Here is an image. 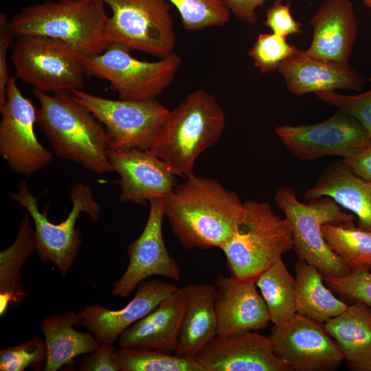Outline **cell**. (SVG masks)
I'll use <instances>...</instances> for the list:
<instances>
[{
    "instance_id": "obj_9",
    "label": "cell",
    "mask_w": 371,
    "mask_h": 371,
    "mask_svg": "<svg viewBox=\"0 0 371 371\" xmlns=\"http://www.w3.org/2000/svg\"><path fill=\"white\" fill-rule=\"evenodd\" d=\"M111 10L104 37L108 44L159 58L174 52L177 36L171 4L165 0H102Z\"/></svg>"
},
{
    "instance_id": "obj_19",
    "label": "cell",
    "mask_w": 371,
    "mask_h": 371,
    "mask_svg": "<svg viewBox=\"0 0 371 371\" xmlns=\"http://www.w3.org/2000/svg\"><path fill=\"white\" fill-rule=\"evenodd\" d=\"M214 285L218 334L258 330L269 325L267 308L255 282L220 275Z\"/></svg>"
},
{
    "instance_id": "obj_26",
    "label": "cell",
    "mask_w": 371,
    "mask_h": 371,
    "mask_svg": "<svg viewBox=\"0 0 371 371\" xmlns=\"http://www.w3.org/2000/svg\"><path fill=\"white\" fill-rule=\"evenodd\" d=\"M82 324L78 313L74 311L52 315L41 322L47 348L45 371H57L78 356L98 348L100 343L93 333L74 328Z\"/></svg>"
},
{
    "instance_id": "obj_11",
    "label": "cell",
    "mask_w": 371,
    "mask_h": 371,
    "mask_svg": "<svg viewBox=\"0 0 371 371\" xmlns=\"http://www.w3.org/2000/svg\"><path fill=\"white\" fill-rule=\"evenodd\" d=\"M71 93L105 127L109 149L149 150L170 111L157 99L111 100L82 89Z\"/></svg>"
},
{
    "instance_id": "obj_5",
    "label": "cell",
    "mask_w": 371,
    "mask_h": 371,
    "mask_svg": "<svg viewBox=\"0 0 371 371\" xmlns=\"http://www.w3.org/2000/svg\"><path fill=\"white\" fill-rule=\"evenodd\" d=\"M293 247L292 232L286 218L275 214L268 202L247 201L232 235L220 249L231 276L255 282Z\"/></svg>"
},
{
    "instance_id": "obj_31",
    "label": "cell",
    "mask_w": 371,
    "mask_h": 371,
    "mask_svg": "<svg viewBox=\"0 0 371 371\" xmlns=\"http://www.w3.org/2000/svg\"><path fill=\"white\" fill-rule=\"evenodd\" d=\"M115 357L120 371H204L195 358L150 349L120 347Z\"/></svg>"
},
{
    "instance_id": "obj_20",
    "label": "cell",
    "mask_w": 371,
    "mask_h": 371,
    "mask_svg": "<svg viewBox=\"0 0 371 371\" xmlns=\"http://www.w3.org/2000/svg\"><path fill=\"white\" fill-rule=\"evenodd\" d=\"M313 38L304 53L313 58L348 64L357 34V21L349 0H326L311 20Z\"/></svg>"
},
{
    "instance_id": "obj_24",
    "label": "cell",
    "mask_w": 371,
    "mask_h": 371,
    "mask_svg": "<svg viewBox=\"0 0 371 371\" xmlns=\"http://www.w3.org/2000/svg\"><path fill=\"white\" fill-rule=\"evenodd\" d=\"M185 308L175 354L194 358L218 335L215 310L216 286L208 283L183 286Z\"/></svg>"
},
{
    "instance_id": "obj_41",
    "label": "cell",
    "mask_w": 371,
    "mask_h": 371,
    "mask_svg": "<svg viewBox=\"0 0 371 371\" xmlns=\"http://www.w3.org/2000/svg\"><path fill=\"white\" fill-rule=\"evenodd\" d=\"M343 161L355 175L371 181V144L360 153Z\"/></svg>"
},
{
    "instance_id": "obj_23",
    "label": "cell",
    "mask_w": 371,
    "mask_h": 371,
    "mask_svg": "<svg viewBox=\"0 0 371 371\" xmlns=\"http://www.w3.org/2000/svg\"><path fill=\"white\" fill-rule=\"evenodd\" d=\"M322 197L350 211L359 227L371 231V181L355 175L343 160L328 165L304 195L308 201Z\"/></svg>"
},
{
    "instance_id": "obj_39",
    "label": "cell",
    "mask_w": 371,
    "mask_h": 371,
    "mask_svg": "<svg viewBox=\"0 0 371 371\" xmlns=\"http://www.w3.org/2000/svg\"><path fill=\"white\" fill-rule=\"evenodd\" d=\"M113 344L100 343L98 348L82 359L80 371H120Z\"/></svg>"
},
{
    "instance_id": "obj_18",
    "label": "cell",
    "mask_w": 371,
    "mask_h": 371,
    "mask_svg": "<svg viewBox=\"0 0 371 371\" xmlns=\"http://www.w3.org/2000/svg\"><path fill=\"white\" fill-rule=\"evenodd\" d=\"M178 286L159 280H144L133 298L123 308L111 310L99 303L86 306L78 312L85 328L100 343L113 344L131 326L150 313Z\"/></svg>"
},
{
    "instance_id": "obj_33",
    "label": "cell",
    "mask_w": 371,
    "mask_h": 371,
    "mask_svg": "<svg viewBox=\"0 0 371 371\" xmlns=\"http://www.w3.org/2000/svg\"><path fill=\"white\" fill-rule=\"evenodd\" d=\"M300 49L288 43L286 37L274 33L260 34L248 52L254 65L262 73L278 69L280 65Z\"/></svg>"
},
{
    "instance_id": "obj_2",
    "label": "cell",
    "mask_w": 371,
    "mask_h": 371,
    "mask_svg": "<svg viewBox=\"0 0 371 371\" xmlns=\"http://www.w3.org/2000/svg\"><path fill=\"white\" fill-rule=\"evenodd\" d=\"M33 94L39 103L36 123L56 156L96 174L112 171L105 127L71 92L34 89Z\"/></svg>"
},
{
    "instance_id": "obj_1",
    "label": "cell",
    "mask_w": 371,
    "mask_h": 371,
    "mask_svg": "<svg viewBox=\"0 0 371 371\" xmlns=\"http://www.w3.org/2000/svg\"><path fill=\"white\" fill-rule=\"evenodd\" d=\"M243 207L236 193L216 179L194 173L164 199L165 216L188 249L221 248L235 229Z\"/></svg>"
},
{
    "instance_id": "obj_22",
    "label": "cell",
    "mask_w": 371,
    "mask_h": 371,
    "mask_svg": "<svg viewBox=\"0 0 371 371\" xmlns=\"http://www.w3.org/2000/svg\"><path fill=\"white\" fill-rule=\"evenodd\" d=\"M184 308L183 290L178 287L120 335V346L175 352Z\"/></svg>"
},
{
    "instance_id": "obj_37",
    "label": "cell",
    "mask_w": 371,
    "mask_h": 371,
    "mask_svg": "<svg viewBox=\"0 0 371 371\" xmlns=\"http://www.w3.org/2000/svg\"><path fill=\"white\" fill-rule=\"evenodd\" d=\"M264 24L273 33L286 38L302 32L301 23L292 15L291 4H284L282 0H276L267 8Z\"/></svg>"
},
{
    "instance_id": "obj_7",
    "label": "cell",
    "mask_w": 371,
    "mask_h": 371,
    "mask_svg": "<svg viewBox=\"0 0 371 371\" xmlns=\"http://www.w3.org/2000/svg\"><path fill=\"white\" fill-rule=\"evenodd\" d=\"M10 197L25 208L32 219L36 250L40 258L52 262L65 277L82 243L81 232L76 227L78 218L85 212L96 222L100 216L101 206L94 199L90 186L78 183L71 188L69 199L72 207L66 219L59 223L51 222L47 214L40 211L38 197L30 190L26 181H21L17 192L11 193Z\"/></svg>"
},
{
    "instance_id": "obj_17",
    "label": "cell",
    "mask_w": 371,
    "mask_h": 371,
    "mask_svg": "<svg viewBox=\"0 0 371 371\" xmlns=\"http://www.w3.org/2000/svg\"><path fill=\"white\" fill-rule=\"evenodd\" d=\"M112 171L120 175V200L143 204L165 199L176 186V175L149 150L109 149Z\"/></svg>"
},
{
    "instance_id": "obj_6",
    "label": "cell",
    "mask_w": 371,
    "mask_h": 371,
    "mask_svg": "<svg viewBox=\"0 0 371 371\" xmlns=\"http://www.w3.org/2000/svg\"><path fill=\"white\" fill-rule=\"evenodd\" d=\"M275 201L290 225L298 259L317 268L323 277H341L351 271L326 243L322 228L326 223L354 222L355 216L341 210L332 199L322 197L308 204L298 200L289 186L280 188Z\"/></svg>"
},
{
    "instance_id": "obj_34",
    "label": "cell",
    "mask_w": 371,
    "mask_h": 371,
    "mask_svg": "<svg viewBox=\"0 0 371 371\" xmlns=\"http://www.w3.org/2000/svg\"><path fill=\"white\" fill-rule=\"evenodd\" d=\"M46 361L45 341L38 335L21 344L0 350L1 371H24L27 368L44 370Z\"/></svg>"
},
{
    "instance_id": "obj_36",
    "label": "cell",
    "mask_w": 371,
    "mask_h": 371,
    "mask_svg": "<svg viewBox=\"0 0 371 371\" xmlns=\"http://www.w3.org/2000/svg\"><path fill=\"white\" fill-rule=\"evenodd\" d=\"M328 287L336 293L361 301L371 307V272H350L341 277H324Z\"/></svg>"
},
{
    "instance_id": "obj_8",
    "label": "cell",
    "mask_w": 371,
    "mask_h": 371,
    "mask_svg": "<svg viewBox=\"0 0 371 371\" xmlns=\"http://www.w3.org/2000/svg\"><path fill=\"white\" fill-rule=\"evenodd\" d=\"M125 46L110 43L101 54L84 56L87 74L106 80L120 99H157L173 82L181 65L175 52L155 61L140 60Z\"/></svg>"
},
{
    "instance_id": "obj_43",
    "label": "cell",
    "mask_w": 371,
    "mask_h": 371,
    "mask_svg": "<svg viewBox=\"0 0 371 371\" xmlns=\"http://www.w3.org/2000/svg\"><path fill=\"white\" fill-rule=\"evenodd\" d=\"M370 82H371V76H370Z\"/></svg>"
},
{
    "instance_id": "obj_4",
    "label": "cell",
    "mask_w": 371,
    "mask_h": 371,
    "mask_svg": "<svg viewBox=\"0 0 371 371\" xmlns=\"http://www.w3.org/2000/svg\"><path fill=\"white\" fill-rule=\"evenodd\" d=\"M102 0H46L27 6L10 20L16 36L36 35L62 41L83 56L102 53L109 16Z\"/></svg>"
},
{
    "instance_id": "obj_28",
    "label": "cell",
    "mask_w": 371,
    "mask_h": 371,
    "mask_svg": "<svg viewBox=\"0 0 371 371\" xmlns=\"http://www.w3.org/2000/svg\"><path fill=\"white\" fill-rule=\"evenodd\" d=\"M295 272L297 313L324 323L346 309L348 305L325 286L317 268L298 259Z\"/></svg>"
},
{
    "instance_id": "obj_12",
    "label": "cell",
    "mask_w": 371,
    "mask_h": 371,
    "mask_svg": "<svg viewBox=\"0 0 371 371\" xmlns=\"http://www.w3.org/2000/svg\"><path fill=\"white\" fill-rule=\"evenodd\" d=\"M275 133L297 159L310 161L328 155L351 157L371 144V135L355 117L339 110L328 119L307 125H280Z\"/></svg>"
},
{
    "instance_id": "obj_13",
    "label": "cell",
    "mask_w": 371,
    "mask_h": 371,
    "mask_svg": "<svg viewBox=\"0 0 371 371\" xmlns=\"http://www.w3.org/2000/svg\"><path fill=\"white\" fill-rule=\"evenodd\" d=\"M36 109L25 97L10 76L6 103L0 111V155L16 174L30 177L47 166L52 154L38 141L34 132Z\"/></svg>"
},
{
    "instance_id": "obj_21",
    "label": "cell",
    "mask_w": 371,
    "mask_h": 371,
    "mask_svg": "<svg viewBox=\"0 0 371 371\" xmlns=\"http://www.w3.org/2000/svg\"><path fill=\"white\" fill-rule=\"evenodd\" d=\"M287 89L296 95L335 89L360 90L364 79L349 64L315 59L303 50L286 59L279 67Z\"/></svg>"
},
{
    "instance_id": "obj_27",
    "label": "cell",
    "mask_w": 371,
    "mask_h": 371,
    "mask_svg": "<svg viewBox=\"0 0 371 371\" xmlns=\"http://www.w3.org/2000/svg\"><path fill=\"white\" fill-rule=\"evenodd\" d=\"M36 235L30 219L25 215L16 239L0 252V315L19 304L27 293L22 285L21 271L25 260L36 249Z\"/></svg>"
},
{
    "instance_id": "obj_14",
    "label": "cell",
    "mask_w": 371,
    "mask_h": 371,
    "mask_svg": "<svg viewBox=\"0 0 371 371\" xmlns=\"http://www.w3.org/2000/svg\"><path fill=\"white\" fill-rule=\"evenodd\" d=\"M276 355L290 371H328L339 368L344 355L322 323L297 313L274 324L269 335Z\"/></svg>"
},
{
    "instance_id": "obj_16",
    "label": "cell",
    "mask_w": 371,
    "mask_h": 371,
    "mask_svg": "<svg viewBox=\"0 0 371 371\" xmlns=\"http://www.w3.org/2000/svg\"><path fill=\"white\" fill-rule=\"evenodd\" d=\"M194 358L204 371H290L270 337L253 330L218 334Z\"/></svg>"
},
{
    "instance_id": "obj_35",
    "label": "cell",
    "mask_w": 371,
    "mask_h": 371,
    "mask_svg": "<svg viewBox=\"0 0 371 371\" xmlns=\"http://www.w3.org/2000/svg\"><path fill=\"white\" fill-rule=\"evenodd\" d=\"M322 102L337 107L357 120L371 135V89L357 95H344L335 91L314 93Z\"/></svg>"
},
{
    "instance_id": "obj_38",
    "label": "cell",
    "mask_w": 371,
    "mask_h": 371,
    "mask_svg": "<svg viewBox=\"0 0 371 371\" xmlns=\"http://www.w3.org/2000/svg\"><path fill=\"white\" fill-rule=\"evenodd\" d=\"M14 33L10 20L5 13L0 14V111L6 103V89L10 76L7 61L8 52L12 46Z\"/></svg>"
},
{
    "instance_id": "obj_42",
    "label": "cell",
    "mask_w": 371,
    "mask_h": 371,
    "mask_svg": "<svg viewBox=\"0 0 371 371\" xmlns=\"http://www.w3.org/2000/svg\"><path fill=\"white\" fill-rule=\"evenodd\" d=\"M363 3L371 10V0H362Z\"/></svg>"
},
{
    "instance_id": "obj_25",
    "label": "cell",
    "mask_w": 371,
    "mask_h": 371,
    "mask_svg": "<svg viewBox=\"0 0 371 371\" xmlns=\"http://www.w3.org/2000/svg\"><path fill=\"white\" fill-rule=\"evenodd\" d=\"M323 326L339 344L350 370L371 371V307L355 300Z\"/></svg>"
},
{
    "instance_id": "obj_30",
    "label": "cell",
    "mask_w": 371,
    "mask_h": 371,
    "mask_svg": "<svg viewBox=\"0 0 371 371\" xmlns=\"http://www.w3.org/2000/svg\"><path fill=\"white\" fill-rule=\"evenodd\" d=\"M323 236L330 249L351 272L371 269V231L352 223H326Z\"/></svg>"
},
{
    "instance_id": "obj_15",
    "label": "cell",
    "mask_w": 371,
    "mask_h": 371,
    "mask_svg": "<svg viewBox=\"0 0 371 371\" xmlns=\"http://www.w3.org/2000/svg\"><path fill=\"white\" fill-rule=\"evenodd\" d=\"M149 203L145 227L128 247V267L113 284L114 296L127 297L141 282L151 276H161L175 281L181 278L180 265L170 255L164 240V199H153Z\"/></svg>"
},
{
    "instance_id": "obj_40",
    "label": "cell",
    "mask_w": 371,
    "mask_h": 371,
    "mask_svg": "<svg viewBox=\"0 0 371 371\" xmlns=\"http://www.w3.org/2000/svg\"><path fill=\"white\" fill-rule=\"evenodd\" d=\"M239 20L250 25L258 21L256 9L264 4L267 0H223Z\"/></svg>"
},
{
    "instance_id": "obj_10",
    "label": "cell",
    "mask_w": 371,
    "mask_h": 371,
    "mask_svg": "<svg viewBox=\"0 0 371 371\" xmlns=\"http://www.w3.org/2000/svg\"><path fill=\"white\" fill-rule=\"evenodd\" d=\"M19 37L11 55L16 77L47 93L83 89L84 56L72 46L43 36Z\"/></svg>"
},
{
    "instance_id": "obj_29",
    "label": "cell",
    "mask_w": 371,
    "mask_h": 371,
    "mask_svg": "<svg viewBox=\"0 0 371 371\" xmlns=\"http://www.w3.org/2000/svg\"><path fill=\"white\" fill-rule=\"evenodd\" d=\"M255 283L273 324L285 323L297 314L295 280L282 258L265 270Z\"/></svg>"
},
{
    "instance_id": "obj_3",
    "label": "cell",
    "mask_w": 371,
    "mask_h": 371,
    "mask_svg": "<svg viewBox=\"0 0 371 371\" xmlns=\"http://www.w3.org/2000/svg\"><path fill=\"white\" fill-rule=\"evenodd\" d=\"M225 115L216 98L195 90L170 113L149 150L176 175L188 177L198 157L220 138Z\"/></svg>"
},
{
    "instance_id": "obj_32",
    "label": "cell",
    "mask_w": 371,
    "mask_h": 371,
    "mask_svg": "<svg viewBox=\"0 0 371 371\" xmlns=\"http://www.w3.org/2000/svg\"><path fill=\"white\" fill-rule=\"evenodd\" d=\"M173 5L183 27L198 31L228 23L232 12L223 0H165Z\"/></svg>"
}]
</instances>
